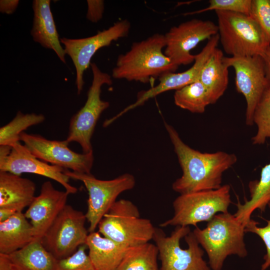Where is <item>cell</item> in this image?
I'll list each match as a JSON object with an SVG mask.
<instances>
[{
	"label": "cell",
	"mask_w": 270,
	"mask_h": 270,
	"mask_svg": "<svg viewBox=\"0 0 270 270\" xmlns=\"http://www.w3.org/2000/svg\"><path fill=\"white\" fill-rule=\"evenodd\" d=\"M165 127L182 168V176L172 184L180 194L216 190L222 185L223 174L237 162L234 154L223 151L202 152L186 144L170 124Z\"/></svg>",
	"instance_id": "obj_1"
},
{
	"label": "cell",
	"mask_w": 270,
	"mask_h": 270,
	"mask_svg": "<svg viewBox=\"0 0 270 270\" xmlns=\"http://www.w3.org/2000/svg\"><path fill=\"white\" fill-rule=\"evenodd\" d=\"M165 46L164 36L160 34L134 42L129 50L118 56L112 76L146 84L152 78L174 72L178 66L162 52Z\"/></svg>",
	"instance_id": "obj_2"
},
{
	"label": "cell",
	"mask_w": 270,
	"mask_h": 270,
	"mask_svg": "<svg viewBox=\"0 0 270 270\" xmlns=\"http://www.w3.org/2000/svg\"><path fill=\"white\" fill-rule=\"evenodd\" d=\"M192 232L206 252L212 270H222L229 256L242 258L248 256L244 240L245 226L228 212L216 214L206 228L196 227Z\"/></svg>",
	"instance_id": "obj_3"
},
{
	"label": "cell",
	"mask_w": 270,
	"mask_h": 270,
	"mask_svg": "<svg viewBox=\"0 0 270 270\" xmlns=\"http://www.w3.org/2000/svg\"><path fill=\"white\" fill-rule=\"evenodd\" d=\"M215 12L219 41L226 53L231 56H262L270 42L254 20L241 13Z\"/></svg>",
	"instance_id": "obj_4"
},
{
	"label": "cell",
	"mask_w": 270,
	"mask_h": 270,
	"mask_svg": "<svg viewBox=\"0 0 270 270\" xmlns=\"http://www.w3.org/2000/svg\"><path fill=\"white\" fill-rule=\"evenodd\" d=\"M98 227L102 236L128 248L149 242L156 228L150 220L140 218L132 202L124 199L116 201Z\"/></svg>",
	"instance_id": "obj_5"
},
{
	"label": "cell",
	"mask_w": 270,
	"mask_h": 270,
	"mask_svg": "<svg viewBox=\"0 0 270 270\" xmlns=\"http://www.w3.org/2000/svg\"><path fill=\"white\" fill-rule=\"evenodd\" d=\"M152 240L158 250L160 270H212L189 226H177L170 236L156 228Z\"/></svg>",
	"instance_id": "obj_6"
},
{
	"label": "cell",
	"mask_w": 270,
	"mask_h": 270,
	"mask_svg": "<svg viewBox=\"0 0 270 270\" xmlns=\"http://www.w3.org/2000/svg\"><path fill=\"white\" fill-rule=\"evenodd\" d=\"M230 189L224 184L216 190L180 194L173 202V216L160 226H196L208 222L218 214L228 212L232 202Z\"/></svg>",
	"instance_id": "obj_7"
},
{
	"label": "cell",
	"mask_w": 270,
	"mask_h": 270,
	"mask_svg": "<svg viewBox=\"0 0 270 270\" xmlns=\"http://www.w3.org/2000/svg\"><path fill=\"white\" fill-rule=\"evenodd\" d=\"M64 172L70 178L82 182L88 190V210L85 215L89 223L90 233L95 232L100 222L116 202L118 196L133 188L136 184L134 176L130 174L110 180H101L91 174L68 170Z\"/></svg>",
	"instance_id": "obj_8"
},
{
	"label": "cell",
	"mask_w": 270,
	"mask_h": 270,
	"mask_svg": "<svg viewBox=\"0 0 270 270\" xmlns=\"http://www.w3.org/2000/svg\"><path fill=\"white\" fill-rule=\"evenodd\" d=\"M90 66L93 79L88 92L87 100L84 105L71 118L66 140L69 143H78L83 153L93 152L91 139L96 122L102 113L110 106L108 102L100 98L101 88L104 84H112L110 75L102 72L94 62H91Z\"/></svg>",
	"instance_id": "obj_9"
},
{
	"label": "cell",
	"mask_w": 270,
	"mask_h": 270,
	"mask_svg": "<svg viewBox=\"0 0 270 270\" xmlns=\"http://www.w3.org/2000/svg\"><path fill=\"white\" fill-rule=\"evenodd\" d=\"M86 220L82 212L66 204L42 239L44 246L58 260L70 256L86 244Z\"/></svg>",
	"instance_id": "obj_10"
},
{
	"label": "cell",
	"mask_w": 270,
	"mask_h": 270,
	"mask_svg": "<svg viewBox=\"0 0 270 270\" xmlns=\"http://www.w3.org/2000/svg\"><path fill=\"white\" fill-rule=\"evenodd\" d=\"M224 62L234 70L236 90L246 100V123L252 126L255 108L270 88L263 59L260 56H224Z\"/></svg>",
	"instance_id": "obj_11"
},
{
	"label": "cell",
	"mask_w": 270,
	"mask_h": 270,
	"mask_svg": "<svg viewBox=\"0 0 270 270\" xmlns=\"http://www.w3.org/2000/svg\"><path fill=\"white\" fill-rule=\"evenodd\" d=\"M20 141L38 159L64 169L79 173L91 174L94 161L93 152L76 153L68 147L66 140H50L38 134L23 132Z\"/></svg>",
	"instance_id": "obj_12"
},
{
	"label": "cell",
	"mask_w": 270,
	"mask_h": 270,
	"mask_svg": "<svg viewBox=\"0 0 270 270\" xmlns=\"http://www.w3.org/2000/svg\"><path fill=\"white\" fill-rule=\"evenodd\" d=\"M130 28V22L127 20H122L90 37L60 39V42L64 46L66 54L70 57L76 70V83L78 94L83 88L84 72L90 64L93 56L100 48L109 46L113 41L126 36Z\"/></svg>",
	"instance_id": "obj_13"
},
{
	"label": "cell",
	"mask_w": 270,
	"mask_h": 270,
	"mask_svg": "<svg viewBox=\"0 0 270 270\" xmlns=\"http://www.w3.org/2000/svg\"><path fill=\"white\" fill-rule=\"evenodd\" d=\"M218 34V26L210 20L192 19L174 26L164 34V54L176 66L194 61L190 51L201 42Z\"/></svg>",
	"instance_id": "obj_14"
},
{
	"label": "cell",
	"mask_w": 270,
	"mask_h": 270,
	"mask_svg": "<svg viewBox=\"0 0 270 270\" xmlns=\"http://www.w3.org/2000/svg\"><path fill=\"white\" fill-rule=\"evenodd\" d=\"M62 168L50 164L34 156L20 142L12 146L10 153L0 156V171L20 176L30 173L44 176L60 184L69 194L77 192V188L69 184L70 177Z\"/></svg>",
	"instance_id": "obj_15"
},
{
	"label": "cell",
	"mask_w": 270,
	"mask_h": 270,
	"mask_svg": "<svg viewBox=\"0 0 270 270\" xmlns=\"http://www.w3.org/2000/svg\"><path fill=\"white\" fill-rule=\"evenodd\" d=\"M219 41L218 34L210 38L202 50L196 55L193 65L184 72L166 73L158 78L159 83L138 96L136 101L119 114L120 116L128 111L143 104L146 101L158 94L170 90H176L199 80L201 71L207 60L217 48Z\"/></svg>",
	"instance_id": "obj_16"
},
{
	"label": "cell",
	"mask_w": 270,
	"mask_h": 270,
	"mask_svg": "<svg viewBox=\"0 0 270 270\" xmlns=\"http://www.w3.org/2000/svg\"><path fill=\"white\" fill-rule=\"evenodd\" d=\"M70 194L56 189L50 181L44 182L40 194L36 196L24 213L30 220L34 239L42 240L58 214L67 204Z\"/></svg>",
	"instance_id": "obj_17"
},
{
	"label": "cell",
	"mask_w": 270,
	"mask_h": 270,
	"mask_svg": "<svg viewBox=\"0 0 270 270\" xmlns=\"http://www.w3.org/2000/svg\"><path fill=\"white\" fill-rule=\"evenodd\" d=\"M58 261L42 240L34 239L10 254H0V270H58Z\"/></svg>",
	"instance_id": "obj_18"
},
{
	"label": "cell",
	"mask_w": 270,
	"mask_h": 270,
	"mask_svg": "<svg viewBox=\"0 0 270 270\" xmlns=\"http://www.w3.org/2000/svg\"><path fill=\"white\" fill-rule=\"evenodd\" d=\"M50 3L49 0L33 1L34 20L30 34L34 42L53 50L60 60L66 63V52L60 44Z\"/></svg>",
	"instance_id": "obj_19"
},
{
	"label": "cell",
	"mask_w": 270,
	"mask_h": 270,
	"mask_svg": "<svg viewBox=\"0 0 270 270\" xmlns=\"http://www.w3.org/2000/svg\"><path fill=\"white\" fill-rule=\"evenodd\" d=\"M36 184L32 180L0 171V208L22 212L36 197Z\"/></svg>",
	"instance_id": "obj_20"
},
{
	"label": "cell",
	"mask_w": 270,
	"mask_h": 270,
	"mask_svg": "<svg viewBox=\"0 0 270 270\" xmlns=\"http://www.w3.org/2000/svg\"><path fill=\"white\" fill-rule=\"evenodd\" d=\"M86 244L96 270H117L128 248L96 232L88 234Z\"/></svg>",
	"instance_id": "obj_21"
},
{
	"label": "cell",
	"mask_w": 270,
	"mask_h": 270,
	"mask_svg": "<svg viewBox=\"0 0 270 270\" xmlns=\"http://www.w3.org/2000/svg\"><path fill=\"white\" fill-rule=\"evenodd\" d=\"M34 239L32 226L22 212L0 222V254H8L23 248Z\"/></svg>",
	"instance_id": "obj_22"
},
{
	"label": "cell",
	"mask_w": 270,
	"mask_h": 270,
	"mask_svg": "<svg viewBox=\"0 0 270 270\" xmlns=\"http://www.w3.org/2000/svg\"><path fill=\"white\" fill-rule=\"evenodd\" d=\"M249 188L250 198L244 204L238 202L234 214L245 228L255 222L251 218L253 212L256 210L264 212L270 202V162L262 168L260 179L250 183Z\"/></svg>",
	"instance_id": "obj_23"
},
{
	"label": "cell",
	"mask_w": 270,
	"mask_h": 270,
	"mask_svg": "<svg viewBox=\"0 0 270 270\" xmlns=\"http://www.w3.org/2000/svg\"><path fill=\"white\" fill-rule=\"evenodd\" d=\"M222 51L216 48L204 65L199 80L206 88L211 104L224 94L228 84V68L224 62Z\"/></svg>",
	"instance_id": "obj_24"
},
{
	"label": "cell",
	"mask_w": 270,
	"mask_h": 270,
	"mask_svg": "<svg viewBox=\"0 0 270 270\" xmlns=\"http://www.w3.org/2000/svg\"><path fill=\"white\" fill-rule=\"evenodd\" d=\"M158 250L149 242L128 247L117 270H158Z\"/></svg>",
	"instance_id": "obj_25"
},
{
	"label": "cell",
	"mask_w": 270,
	"mask_h": 270,
	"mask_svg": "<svg viewBox=\"0 0 270 270\" xmlns=\"http://www.w3.org/2000/svg\"><path fill=\"white\" fill-rule=\"evenodd\" d=\"M174 98L176 106L192 113H204L211 104L208 92L199 80L176 90Z\"/></svg>",
	"instance_id": "obj_26"
},
{
	"label": "cell",
	"mask_w": 270,
	"mask_h": 270,
	"mask_svg": "<svg viewBox=\"0 0 270 270\" xmlns=\"http://www.w3.org/2000/svg\"><path fill=\"white\" fill-rule=\"evenodd\" d=\"M45 120L42 114H23L18 111L15 117L0 128V146L12 147L20 142V135L28 128L42 123Z\"/></svg>",
	"instance_id": "obj_27"
},
{
	"label": "cell",
	"mask_w": 270,
	"mask_h": 270,
	"mask_svg": "<svg viewBox=\"0 0 270 270\" xmlns=\"http://www.w3.org/2000/svg\"><path fill=\"white\" fill-rule=\"evenodd\" d=\"M253 122L256 125L258 130L252 138V144H264L267 138H270V87L264 92L255 108Z\"/></svg>",
	"instance_id": "obj_28"
},
{
	"label": "cell",
	"mask_w": 270,
	"mask_h": 270,
	"mask_svg": "<svg viewBox=\"0 0 270 270\" xmlns=\"http://www.w3.org/2000/svg\"><path fill=\"white\" fill-rule=\"evenodd\" d=\"M251 4L252 0H210L208 6L188 14H197L210 10H220L250 15Z\"/></svg>",
	"instance_id": "obj_29"
},
{
	"label": "cell",
	"mask_w": 270,
	"mask_h": 270,
	"mask_svg": "<svg viewBox=\"0 0 270 270\" xmlns=\"http://www.w3.org/2000/svg\"><path fill=\"white\" fill-rule=\"evenodd\" d=\"M86 244L80 246L70 256L59 260L58 270H96L86 250Z\"/></svg>",
	"instance_id": "obj_30"
},
{
	"label": "cell",
	"mask_w": 270,
	"mask_h": 270,
	"mask_svg": "<svg viewBox=\"0 0 270 270\" xmlns=\"http://www.w3.org/2000/svg\"><path fill=\"white\" fill-rule=\"evenodd\" d=\"M250 16L258 24L270 42V0H252Z\"/></svg>",
	"instance_id": "obj_31"
},
{
	"label": "cell",
	"mask_w": 270,
	"mask_h": 270,
	"mask_svg": "<svg viewBox=\"0 0 270 270\" xmlns=\"http://www.w3.org/2000/svg\"><path fill=\"white\" fill-rule=\"evenodd\" d=\"M270 209V202L268 206ZM267 224L263 227L258 226V222L254 223L245 228L246 232H252L258 235L263 241L266 248V254L264 256V262L260 270H266L270 266V219L266 220Z\"/></svg>",
	"instance_id": "obj_32"
},
{
	"label": "cell",
	"mask_w": 270,
	"mask_h": 270,
	"mask_svg": "<svg viewBox=\"0 0 270 270\" xmlns=\"http://www.w3.org/2000/svg\"><path fill=\"white\" fill-rule=\"evenodd\" d=\"M87 18L92 22H96L102 17L104 2L100 0H88Z\"/></svg>",
	"instance_id": "obj_33"
},
{
	"label": "cell",
	"mask_w": 270,
	"mask_h": 270,
	"mask_svg": "<svg viewBox=\"0 0 270 270\" xmlns=\"http://www.w3.org/2000/svg\"><path fill=\"white\" fill-rule=\"evenodd\" d=\"M19 3L18 0H1L0 11L8 14H12L16 8Z\"/></svg>",
	"instance_id": "obj_34"
},
{
	"label": "cell",
	"mask_w": 270,
	"mask_h": 270,
	"mask_svg": "<svg viewBox=\"0 0 270 270\" xmlns=\"http://www.w3.org/2000/svg\"><path fill=\"white\" fill-rule=\"evenodd\" d=\"M262 57L264 62L266 76L270 87V44Z\"/></svg>",
	"instance_id": "obj_35"
},
{
	"label": "cell",
	"mask_w": 270,
	"mask_h": 270,
	"mask_svg": "<svg viewBox=\"0 0 270 270\" xmlns=\"http://www.w3.org/2000/svg\"><path fill=\"white\" fill-rule=\"evenodd\" d=\"M16 212L9 208H0V222H4L15 214Z\"/></svg>",
	"instance_id": "obj_36"
}]
</instances>
